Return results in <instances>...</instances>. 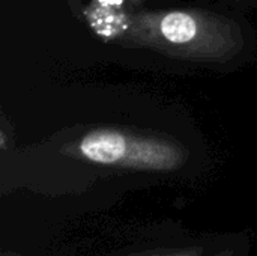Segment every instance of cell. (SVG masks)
Masks as SVG:
<instances>
[{
	"instance_id": "cell-1",
	"label": "cell",
	"mask_w": 257,
	"mask_h": 256,
	"mask_svg": "<svg viewBox=\"0 0 257 256\" xmlns=\"http://www.w3.org/2000/svg\"><path fill=\"white\" fill-rule=\"evenodd\" d=\"M80 149L86 158L101 164L117 163L126 151L125 137L114 131H96L81 140Z\"/></svg>"
},
{
	"instance_id": "cell-2",
	"label": "cell",
	"mask_w": 257,
	"mask_h": 256,
	"mask_svg": "<svg viewBox=\"0 0 257 256\" xmlns=\"http://www.w3.org/2000/svg\"><path fill=\"white\" fill-rule=\"evenodd\" d=\"M197 30L196 21L182 12H173L161 21V32L166 39L175 44H184L194 38Z\"/></svg>"
}]
</instances>
